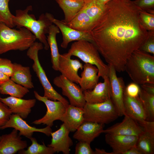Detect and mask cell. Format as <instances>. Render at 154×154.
Segmentation results:
<instances>
[{
	"label": "cell",
	"mask_w": 154,
	"mask_h": 154,
	"mask_svg": "<svg viewBox=\"0 0 154 154\" xmlns=\"http://www.w3.org/2000/svg\"><path fill=\"white\" fill-rule=\"evenodd\" d=\"M139 9L131 0H112L106 5L90 31L93 43L116 71H125L126 62L148 37L141 25Z\"/></svg>",
	"instance_id": "1"
},
{
	"label": "cell",
	"mask_w": 154,
	"mask_h": 154,
	"mask_svg": "<svg viewBox=\"0 0 154 154\" xmlns=\"http://www.w3.org/2000/svg\"><path fill=\"white\" fill-rule=\"evenodd\" d=\"M125 71L133 82L154 84V56L138 49L127 60Z\"/></svg>",
	"instance_id": "2"
},
{
	"label": "cell",
	"mask_w": 154,
	"mask_h": 154,
	"mask_svg": "<svg viewBox=\"0 0 154 154\" xmlns=\"http://www.w3.org/2000/svg\"><path fill=\"white\" fill-rule=\"evenodd\" d=\"M32 10L31 5L23 10H16L13 18V24L18 29L25 27L29 30L44 45V49L47 50L49 47L46 35L48 33L50 26L53 23L45 14H41L37 19L34 15L29 13Z\"/></svg>",
	"instance_id": "3"
},
{
	"label": "cell",
	"mask_w": 154,
	"mask_h": 154,
	"mask_svg": "<svg viewBox=\"0 0 154 154\" xmlns=\"http://www.w3.org/2000/svg\"><path fill=\"white\" fill-rule=\"evenodd\" d=\"M36 39L25 27L13 29L0 21V55L11 50H27Z\"/></svg>",
	"instance_id": "4"
},
{
	"label": "cell",
	"mask_w": 154,
	"mask_h": 154,
	"mask_svg": "<svg viewBox=\"0 0 154 154\" xmlns=\"http://www.w3.org/2000/svg\"><path fill=\"white\" fill-rule=\"evenodd\" d=\"M67 53L71 56L78 57L85 63L96 66L99 77L104 79L108 77L109 66L102 60L98 51L92 43L85 40L75 42L72 44Z\"/></svg>",
	"instance_id": "5"
},
{
	"label": "cell",
	"mask_w": 154,
	"mask_h": 154,
	"mask_svg": "<svg viewBox=\"0 0 154 154\" xmlns=\"http://www.w3.org/2000/svg\"><path fill=\"white\" fill-rule=\"evenodd\" d=\"M43 44L35 42L27 49V55L33 61L32 68L36 73L44 90V96L53 101H60L66 105L69 104L68 100L58 93L53 88L40 62L38 52L43 49Z\"/></svg>",
	"instance_id": "6"
},
{
	"label": "cell",
	"mask_w": 154,
	"mask_h": 154,
	"mask_svg": "<svg viewBox=\"0 0 154 154\" xmlns=\"http://www.w3.org/2000/svg\"><path fill=\"white\" fill-rule=\"evenodd\" d=\"M83 108L84 121L104 124L113 121L119 117L117 109L111 99L100 103L86 102Z\"/></svg>",
	"instance_id": "7"
},
{
	"label": "cell",
	"mask_w": 154,
	"mask_h": 154,
	"mask_svg": "<svg viewBox=\"0 0 154 154\" xmlns=\"http://www.w3.org/2000/svg\"><path fill=\"white\" fill-rule=\"evenodd\" d=\"M34 93L35 96L37 100L45 104L47 108V111L44 116L35 120L33 123L36 125L43 124L51 127L53 125L54 121L60 120L68 105H66L59 101L49 100L44 96L40 95L36 91H34Z\"/></svg>",
	"instance_id": "8"
},
{
	"label": "cell",
	"mask_w": 154,
	"mask_h": 154,
	"mask_svg": "<svg viewBox=\"0 0 154 154\" xmlns=\"http://www.w3.org/2000/svg\"><path fill=\"white\" fill-rule=\"evenodd\" d=\"M53 83L61 89L62 95L68 98L70 104L83 108L86 102L80 87L61 74L54 79Z\"/></svg>",
	"instance_id": "9"
},
{
	"label": "cell",
	"mask_w": 154,
	"mask_h": 154,
	"mask_svg": "<svg viewBox=\"0 0 154 154\" xmlns=\"http://www.w3.org/2000/svg\"><path fill=\"white\" fill-rule=\"evenodd\" d=\"M108 65L111 99L117 109L119 117H121L124 114L123 95L126 86L123 78L117 76L116 71L114 67L111 65Z\"/></svg>",
	"instance_id": "10"
},
{
	"label": "cell",
	"mask_w": 154,
	"mask_h": 154,
	"mask_svg": "<svg viewBox=\"0 0 154 154\" xmlns=\"http://www.w3.org/2000/svg\"><path fill=\"white\" fill-rule=\"evenodd\" d=\"M46 15L53 24L56 25L61 31L62 41L60 46L66 48L69 43L72 41L85 40L93 43V40L90 32L81 31L69 26L63 20L55 19L51 14L46 13Z\"/></svg>",
	"instance_id": "11"
},
{
	"label": "cell",
	"mask_w": 154,
	"mask_h": 154,
	"mask_svg": "<svg viewBox=\"0 0 154 154\" xmlns=\"http://www.w3.org/2000/svg\"><path fill=\"white\" fill-rule=\"evenodd\" d=\"M8 128H13L19 131L20 136H23L30 139L35 132L43 133L48 136L50 135L52 132L50 126H47L42 128H38L29 125L19 115L12 114L6 124L0 128L3 129Z\"/></svg>",
	"instance_id": "12"
},
{
	"label": "cell",
	"mask_w": 154,
	"mask_h": 154,
	"mask_svg": "<svg viewBox=\"0 0 154 154\" xmlns=\"http://www.w3.org/2000/svg\"><path fill=\"white\" fill-rule=\"evenodd\" d=\"M67 53L60 54L58 71L69 80L78 84L81 77L78 74L79 69H83V65L78 59H73Z\"/></svg>",
	"instance_id": "13"
},
{
	"label": "cell",
	"mask_w": 154,
	"mask_h": 154,
	"mask_svg": "<svg viewBox=\"0 0 154 154\" xmlns=\"http://www.w3.org/2000/svg\"><path fill=\"white\" fill-rule=\"evenodd\" d=\"M124 116L121 122L104 129L102 133L138 137L143 131V127L130 117L126 115Z\"/></svg>",
	"instance_id": "14"
},
{
	"label": "cell",
	"mask_w": 154,
	"mask_h": 154,
	"mask_svg": "<svg viewBox=\"0 0 154 154\" xmlns=\"http://www.w3.org/2000/svg\"><path fill=\"white\" fill-rule=\"evenodd\" d=\"M18 131L13 129L9 133L1 136L0 154H15L27 147V141L22 140Z\"/></svg>",
	"instance_id": "15"
},
{
	"label": "cell",
	"mask_w": 154,
	"mask_h": 154,
	"mask_svg": "<svg viewBox=\"0 0 154 154\" xmlns=\"http://www.w3.org/2000/svg\"><path fill=\"white\" fill-rule=\"evenodd\" d=\"M125 115L134 119L140 125L147 120V116L142 104L139 97L132 98L128 96L125 91L123 95Z\"/></svg>",
	"instance_id": "16"
},
{
	"label": "cell",
	"mask_w": 154,
	"mask_h": 154,
	"mask_svg": "<svg viewBox=\"0 0 154 154\" xmlns=\"http://www.w3.org/2000/svg\"><path fill=\"white\" fill-rule=\"evenodd\" d=\"M138 137L106 133V143L112 149L113 154H123L136 145Z\"/></svg>",
	"instance_id": "17"
},
{
	"label": "cell",
	"mask_w": 154,
	"mask_h": 154,
	"mask_svg": "<svg viewBox=\"0 0 154 154\" xmlns=\"http://www.w3.org/2000/svg\"><path fill=\"white\" fill-rule=\"evenodd\" d=\"M0 100L9 107L13 114L19 115L23 119L28 117L36 102L35 99L26 100L11 96L0 97Z\"/></svg>",
	"instance_id": "18"
},
{
	"label": "cell",
	"mask_w": 154,
	"mask_h": 154,
	"mask_svg": "<svg viewBox=\"0 0 154 154\" xmlns=\"http://www.w3.org/2000/svg\"><path fill=\"white\" fill-rule=\"evenodd\" d=\"M103 79V82L98 83L93 89L83 91L86 102L100 103L111 99L110 86L108 77L106 76Z\"/></svg>",
	"instance_id": "19"
},
{
	"label": "cell",
	"mask_w": 154,
	"mask_h": 154,
	"mask_svg": "<svg viewBox=\"0 0 154 154\" xmlns=\"http://www.w3.org/2000/svg\"><path fill=\"white\" fill-rule=\"evenodd\" d=\"M70 132L63 123L58 130L51 133V142L48 146L52 147L56 152L69 154L70 147L73 145V141L69 136Z\"/></svg>",
	"instance_id": "20"
},
{
	"label": "cell",
	"mask_w": 154,
	"mask_h": 154,
	"mask_svg": "<svg viewBox=\"0 0 154 154\" xmlns=\"http://www.w3.org/2000/svg\"><path fill=\"white\" fill-rule=\"evenodd\" d=\"M141 125L144 130L138 137L136 146L142 154H153L154 121H146Z\"/></svg>",
	"instance_id": "21"
},
{
	"label": "cell",
	"mask_w": 154,
	"mask_h": 154,
	"mask_svg": "<svg viewBox=\"0 0 154 154\" xmlns=\"http://www.w3.org/2000/svg\"><path fill=\"white\" fill-rule=\"evenodd\" d=\"M104 124L89 121H84L78 127L73 138L80 141L90 144L94 139L102 133Z\"/></svg>",
	"instance_id": "22"
},
{
	"label": "cell",
	"mask_w": 154,
	"mask_h": 154,
	"mask_svg": "<svg viewBox=\"0 0 154 154\" xmlns=\"http://www.w3.org/2000/svg\"><path fill=\"white\" fill-rule=\"evenodd\" d=\"M84 114L83 108L69 104L60 120L70 132H74L84 121Z\"/></svg>",
	"instance_id": "23"
},
{
	"label": "cell",
	"mask_w": 154,
	"mask_h": 154,
	"mask_svg": "<svg viewBox=\"0 0 154 154\" xmlns=\"http://www.w3.org/2000/svg\"><path fill=\"white\" fill-rule=\"evenodd\" d=\"M83 68L78 84L83 92L93 89L98 83L100 77L98 75V69L94 65L85 63Z\"/></svg>",
	"instance_id": "24"
},
{
	"label": "cell",
	"mask_w": 154,
	"mask_h": 154,
	"mask_svg": "<svg viewBox=\"0 0 154 154\" xmlns=\"http://www.w3.org/2000/svg\"><path fill=\"white\" fill-rule=\"evenodd\" d=\"M63 11V21L69 23L83 9L87 0H55Z\"/></svg>",
	"instance_id": "25"
},
{
	"label": "cell",
	"mask_w": 154,
	"mask_h": 154,
	"mask_svg": "<svg viewBox=\"0 0 154 154\" xmlns=\"http://www.w3.org/2000/svg\"><path fill=\"white\" fill-rule=\"evenodd\" d=\"M13 73L10 79L16 83L28 89L34 87L30 67L20 64L13 63Z\"/></svg>",
	"instance_id": "26"
},
{
	"label": "cell",
	"mask_w": 154,
	"mask_h": 154,
	"mask_svg": "<svg viewBox=\"0 0 154 154\" xmlns=\"http://www.w3.org/2000/svg\"><path fill=\"white\" fill-rule=\"evenodd\" d=\"M60 30L54 24H52L49 27L47 39L51 52V62L52 68L58 71V62L60 54L59 53L56 40V36Z\"/></svg>",
	"instance_id": "27"
},
{
	"label": "cell",
	"mask_w": 154,
	"mask_h": 154,
	"mask_svg": "<svg viewBox=\"0 0 154 154\" xmlns=\"http://www.w3.org/2000/svg\"><path fill=\"white\" fill-rule=\"evenodd\" d=\"M29 92L28 89L17 84L10 78L0 84V93L22 98Z\"/></svg>",
	"instance_id": "28"
},
{
	"label": "cell",
	"mask_w": 154,
	"mask_h": 154,
	"mask_svg": "<svg viewBox=\"0 0 154 154\" xmlns=\"http://www.w3.org/2000/svg\"><path fill=\"white\" fill-rule=\"evenodd\" d=\"M94 23L93 21L82 9L67 24L76 30L90 32Z\"/></svg>",
	"instance_id": "29"
},
{
	"label": "cell",
	"mask_w": 154,
	"mask_h": 154,
	"mask_svg": "<svg viewBox=\"0 0 154 154\" xmlns=\"http://www.w3.org/2000/svg\"><path fill=\"white\" fill-rule=\"evenodd\" d=\"M138 96L145 111L147 120L154 121V95L147 93L140 88Z\"/></svg>",
	"instance_id": "30"
},
{
	"label": "cell",
	"mask_w": 154,
	"mask_h": 154,
	"mask_svg": "<svg viewBox=\"0 0 154 154\" xmlns=\"http://www.w3.org/2000/svg\"><path fill=\"white\" fill-rule=\"evenodd\" d=\"M29 139L32 142L31 145L27 149L19 151V154H53L56 152L52 147L46 146L44 143L42 145L38 143L35 137H32Z\"/></svg>",
	"instance_id": "31"
},
{
	"label": "cell",
	"mask_w": 154,
	"mask_h": 154,
	"mask_svg": "<svg viewBox=\"0 0 154 154\" xmlns=\"http://www.w3.org/2000/svg\"><path fill=\"white\" fill-rule=\"evenodd\" d=\"M105 5L102 4L96 0H87L83 9L94 22L104 11Z\"/></svg>",
	"instance_id": "32"
},
{
	"label": "cell",
	"mask_w": 154,
	"mask_h": 154,
	"mask_svg": "<svg viewBox=\"0 0 154 154\" xmlns=\"http://www.w3.org/2000/svg\"><path fill=\"white\" fill-rule=\"evenodd\" d=\"M10 0H0V21L9 27H15L13 22L14 15L10 12L9 6Z\"/></svg>",
	"instance_id": "33"
},
{
	"label": "cell",
	"mask_w": 154,
	"mask_h": 154,
	"mask_svg": "<svg viewBox=\"0 0 154 154\" xmlns=\"http://www.w3.org/2000/svg\"><path fill=\"white\" fill-rule=\"evenodd\" d=\"M139 18L142 26L148 31H154V13L139 10Z\"/></svg>",
	"instance_id": "34"
},
{
	"label": "cell",
	"mask_w": 154,
	"mask_h": 154,
	"mask_svg": "<svg viewBox=\"0 0 154 154\" xmlns=\"http://www.w3.org/2000/svg\"><path fill=\"white\" fill-rule=\"evenodd\" d=\"M133 1L139 10L154 13V0H135Z\"/></svg>",
	"instance_id": "35"
},
{
	"label": "cell",
	"mask_w": 154,
	"mask_h": 154,
	"mask_svg": "<svg viewBox=\"0 0 154 154\" xmlns=\"http://www.w3.org/2000/svg\"><path fill=\"white\" fill-rule=\"evenodd\" d=\"M148 37L139 49L154 55V31H148Z\"/></svg>",
	"instance_id": "36"
},
{
	"label": "cell",
	"mask_w": 154,
	"mask_h": 154,
	"mask_svg": "<svg viewBox=\"0 0 154 154\" xmlns=\"http://www.w3.org/2000/svg\"><path fill=\"white\" fill-rule=\"evenodd\" d=\"M12 114L9 107L0 100V128L6 124Z\"/></svg>",
	"instance_id": "37"
},
{
	"label": "cell",
	"mask_w": 154,
	"mask_h": 154,
	"mask_svg": "<svg viewBox=\"0 0 154 154\" xmlns=\"http://www.w3.org/2000/svg\"><path fill=\"white\" fill-rule=\"evenodd\" d=\"M13 63L9 59L0 57V71L10 77L13 73Z\"/></svg>",
	"instance_id": "38"
},
{
	"label": "cell",
	"mask_w": 154,
	"mask_h": 154,
	"mask_svg": "<svg viewBox=\"0 0 154 154\" xmlns=\"http://www.w3.org/2000/svg\"><path fill=\"white\" fill-rule=\"evenodd\" d=\"M75 154H94V152L91 148L90 143L79 141L76 145Z\"/></svg>",
	"instance_id": "39"
},
{
	"label": "cell",
	"mask_w": 154,
	"mask_h": 154,
	"mask_svg": "<svg viewBox=\"0 0 154 154\" xmlns=\"http://www.w3.org/2000/svg\"><path fill=\"white\" fill-rule=\"evenodd\" d=\"M140 90L139 84L133 82L125 87V92L129 96L135 98L138 96Z\"/></svg>",
	"instance_id": "40"
},
{
	"label": "cell",
	"mask_w": 154,
	"mask_h": 154,
	"mask_svg": "<svg viewBox=\"0 0 154 154\" xmlns=\"http://www.w3.org/2000/svg\"><path fill=\"white\" fill-rule=\"evenodd\" d=\"M142 89L147 93L154 95V84L145 83L141 85Z\"/></svg>",
	"instance_id": "41"
},
{
	"label": "cell",
	"mask_w": 154,
	"mask_h": 154,
	"mask_svg": "<svg viewBox=\"0 0 154 154\" xmlns=\"http://www.w3.org/2000/svg\"><path fill=\"white\" fill-rule=\"evenodd\" d=\"M123 154H142L141 151L137 147L136 145L134 146L125 152Z\"/></svg>",
	"instance_id": "42"
},
{
	"label": "cell",
	"mask_w": 154,
	"mask_h": 154,
	"mask_svg": "<svg viewBox=\"0 0 154 154\" xmlns=\"http://www.w3.org/2000/svg\"><path fill=\"white\" fill-rule=\"evenodd\" d=\"M10 78L9 76L5 74L0 71V83L6 81Z\"/></svg>",
	"instance_id": "43"
},
{
	"label": "cell",
	"mask_w": 154,
	"mask_h": 154,
	"mask_svg": "<svg viewBox=\"0 0 154 154\" xmlns=\"http://www.w3.org/2000/svg\"><path fill=\"white\" fill-rule=\"evenodd\" d=\"M94 154H113L112 152L108 153L103 149H101L96 148L95 150L94 151Z\"/></svg>",
	"instance_id": "44"
},
{
	"label": "cell",
	"mask_w": 154,
	"mask_h": 154,
	"mask_svg": "<svg viewBox=\"0 0 154 154\" xmlns=\"http://www.w3.org/2000/svg\"><path fill=\"white\" fill-rule=\"evenodd\" d=\"M98 2L100 3L103 5H105L107 3L111 1L112 0H96Z\"/></svg>",
	"instance_id": "45"
},
{
	"label": "cell",
	"mask_w": 154,
	"mask_h": 154,
	"mask_svg": "<svg viewBox=\"0 0 154 154\" xmlns=\"http://www.w3.org/2000/svg\"><path fill=\"white\" fill-rule=\"evenodd\" d=\"M1 138V136H0V140Z\"/></svg>",
	"instance_id": "46"
},
{
	"label": "cell",
	"mask_w": 154,
	"mask_h": 154,
	"mask_svg": "<svg viewBox=\"0 0 154 154\" xmlns=\"http://www.w3.org/2000/svg\"><path fill=\"white\" fill-rule=\"evenodd\" d=\"M0 84H1V83H0Z\"/></svg>",
	"instance_id": "47"
}]
</instances>
